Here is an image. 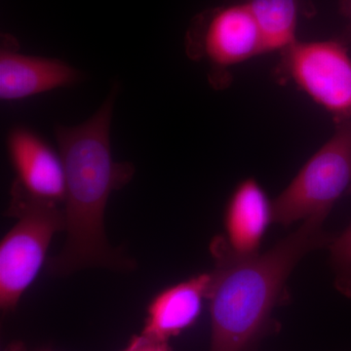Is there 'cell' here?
Instances as JSON below:
<instances>
[{"label":"cell","mask_w":351,"mask_h":351,"mask_svg":"<svg viewBox=\"0 0 351 351\" xmlns=\"http://www.w3.org/2000/svg\"><path fill=\"white\" fill-rule=\"evenodd\" d=\"M341 10L351 22V0H341Z\"/></svg>","instance_id":"5bb4252c"},{"label":"cell","mask_w":351,"mask_h":351,"mask_svg":"<svg viewBox=\"0 0 351 351\" xmlns=\"http://www.w3.org/2000/svg\"><path fill=\"white\" fill-rule=\"evenodd\" d=\"M279 71L335 117H351V56L341 41H295L282 52Z\"/></svg>","instance_id":"5b68a950"},{"label":"cell","mask_w":351,"mask_h":351,"mask_svg":"<svg viewBox=\"0 0 351 351\" xmlns=\"http://www.w3.org/2000/svg\"><path fill=\"white\" fill-rule=\"evenodd\" d=\"M6 217L16 223L0 243V311L13 313L43 269L57 232L64 230V208L32 196L14 181Z\"/></svg>","instance_id":"3957f363"},{"label":"cell","mask_w":351,"mask_h":351,"mask_svg":"<svg viewBox=\"0 0 351 351\" xmlns=\"http://www.w3.org/2000/svg\"><path fill=\"white\" fill-rule=\"evenodd\" d=\"M20 44L11 34L1 36L0 99L17 101L58 88L71 86L82 73L62 60L29 56L19 52Z\"/></svg>","instance_id":"52a82bcc"},{"label":"cell","mask_w":351,"mask_h":351,"mask_svg":"<svg viewBox=\"0 0 351 351\" xmlns=\"http://www.w3.org/2000/svg\"><path fill=\"white\" fill-rule=\"evenodd\" d=\"M335 274V286L351 299V225L341 234L334 235L327 247Z\"/></svg>","instance_id":"7c38bea8"},{"label":"cell","mask_w":351,"mask_h":351,"mask_svg":"<svg viewBox=\"0 0 351 351\" xmlns=\"http://www.w3.org/2000/svg\"><path fill=\"white\" fill-rule=\"evenodd\" d=\"M329 215L318 214L269 250L239 256L219 237L211 244L215 269L208 293L211 316L209 351H254L274 329L272 313L289 277L304 256L330 244Z\"/></svg>","instance_id":"7a4b0ae2"},{"label":"cell","mask_w":351,"mask_h":351,"mask_svg":"<svg viewBox=\"0 0 351 351\" xmlns=\"http://www.w3.org/2000/svg\"><path fill=\"white\" fill-rule=\"evenodd\" d=\"M39 351H53V350H39Z\"/></svg>","instance_id":"2e32d148"},{"label":"cell","mask_w":351,"mask_h":351,"mask_svg":"<svg viewBox=\"0 0 351 351\" xmlns=\"http://www.w3.org/2000/svg\"><path fill=\"white\" fill-rule=\"evenodd\" d=\"M348 193V195L351 196V186H350V189H348V193Z\"/></svg>","instance_id":"9a60e30c"},{"label":"cell","mask_w":351,"mask_h":351,"mask_svg":"<svg viewBox=\"0 0 351 351\" xmlns=\"http://www.w3.org/2000/svg\"><path fill=\"white\" fill-rule=\"evenodd\" d=\"M247 4L260 32L263 54L282 53L298 40L299 0H248Z\"/></svg>","instance_id":"8fae6325"},{"label":"cell","mask_w":351,"mask_h":351,"mask_svg":"<svg viewBox=\"0 0 351 351\" xmlns=\"http://www.w3.org/2000/svg\"><path fill=\"white\" fill-rule=\"evenodd\" d=\"M272 221V201L255 179H245L237 184L226 204L225 237L219 239L235 255H254L260 252Z\"/></svg>","instance_id":"30bf717a"},{"label":"cell","mask_w":351,"mask_h":351,"mask_svg":"<svg viewBox=\"0 0 351 351\" xmlns=\"http://www.w3.org/2000/svg\"><path fill=\"white\" fill-rule=\"evenodd\" d=\"M117 91L86 121L55 126L66 178L64 201L66 243L47 262L49 274L66 276L90 267L130 270L135 263L114 250L107 239L105 213L113 191L124 188L135 174L129 162L113 159L110 123Z\"/></svg>","instance_id":"6da1fadb"},{"label":"cell","mask_w":351,"mask_h":351,"mask_svg":"<svg viewBox=\"0 0 351 351\" xmlns=\"http://www.w3.org/2000/svg\"><path fill=\"white\" fill-rule=\"evenodd\" d=\"M121 351H172L169 341H159L140 332L132 337Z\"/></svg>","instance_id":"4fadbf2b"},{"label":"cell","mask_w":351,"mask_h":351,"mask_svg":"<svg viewBox=\"0 0 351 351\" xmlns=\"http://www.w3.org/2000/svg\"><path fill=\"white\" fill-rule=\"evenodd\" d=\"M351 186V117L337 122L334 135L272 201L274 223L288 226L314 215H329Z\"/></svg>","instance_id":"277c9868"},{"label":"cell","mask_w":351,"mask_h":351,"mask_svg":"<svg viewBox=\"0 0 351 351\" xmlns=\"http://www.w3.org/2000/svg\"><path fill=\"white\" fill-rule=\"evenodd\" d=\"M186 45L191 59L206 60L213 69L263 55L260 32L247 2L201 13L189 27Z\"/></svg>","instance_id":"8992f818"},{"label":"cell","mask_w":351,"mask_h":351,"mask_svg":"<svg viewBox=\"0 0 351 351\" xmlns=\"http://www.w3.org/2000/svg\"><path fill=\"white\" fill-rule=\"evenodd\" d=\"M211 272L197 274L154 295L147 309L143 334L170 341L197 322L208 300Z\"/></svg>","instance_id":"9c48e42d"},{"label":"cell","mask_w":351,"mask_h":351,"mask_svg":"<svg viewBox=\"0 0 351 351\" xmlns=\"http://www.w3.org/2000/svg\"><path fill=\"white\" fill-rule=\"evenodd\" d=\"M9 158L22 188L40 199L64 204L66 178L63 160L34 132L14 127L7 136Z\"/></svg>","instance_id":"ba28073f"}]
</instances>
